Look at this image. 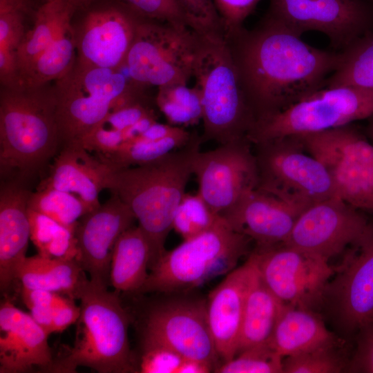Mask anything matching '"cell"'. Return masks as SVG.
I'll return each mask as SVG.
<instances>
[{
    "label": "cell",
    "instance_id": "obj_1",
    "mask_svg": "<svg viewBox=\"0 0 373 373\" xmlns=\"http://www.w3.org/2000/svg\"><path fill=\"white\" fill-rule=\"evenodd\" d=\"M224 37L256 123L325 88L341 61L340 52L307 44L267 13Z\"/></svg>",
    "mask_w": 373,
    "mask_h": 373
},
{
    "label": "cell",
    "instance_id": "obj_29",
    "mask_svg": "<svg viewBox=\"0 0 373 373\" xmlns=\"http://www.w3.org/2000/svg\"><path fill=\"white\" fill-rule=\"evenodd\" d=\"M74 8L75 4L71 0H46L40 6L32 28L26 32L17 51L19 79L63 28L71 22Z\"/></svg>",
    "mask_w": 373,
    "mask_h": 373
},
{
    "label": "cell",
    "instance_id": "obj_17",
    "mask_svg": "<svg viewBox=\"0 0 373 373\" xmlns=\"http://www.w3.org/2000/svg\"><path fill=\"white\" fill-rule=\"evenodd\" d=\"M367 222L358 209L332 197L305 209L284 244L329 261L353 243Z\"/></svg>",
    "mask_w": 373,
    "mask_h": 373
},
{
    "label": "cell",
    "instance_id": "obj_52",
    "mask_svg": "<svg viewBox=\"0 0 373 373\" xmlns=\"http://www.w3.org/2000/svg\"><path fill=\"white\" fill-rule=\"evenodd\" d=\"M367 119L366 133L373 144V115Z\"/></svg>",
    "mask_w": 373,
    "mask_h": 373
},
{
    "label": "cell",
    "instance_id": "obj_30",
    "mask_svg": "<svg viewBox=\"0 0 373 373\" xmlns=\"http://www.w3.org/2000/svg\"><path fill=\"white\" fill-rule=\"evenodd\" d=\"M75 30L71 22L21 75L20 86L36 87L64 76L76 61Z\"/></svg>",
    "mask_w": 373,
    "mask_h": 373
},
{
    "label": "cell",
    "instance_id": "obj_40",
    "mask_svg": "<svg viewBox=\"0 0 373 373\" xmlns=\"http://www.w3.org/2000/svg\"><path fill=\"white\" fill-rule=\"evenodd\" d=\"M123 1L126 6L142 18L191 28L178 0Z\"/></svg>",
    "mask_w": 373,
    "mask_h": 373
},
{
    "label": "cell",
    "instance_id": "obj_33",
    "mask_svg": "<svg viewBox=\"0 0 373 373\" xmlns=\"http://www.w3.org/2000/svg\"><path fill=\"white\" fill-rule=\"evenodd\" d=\"M193 133L183 128L177 133L160 140L139 139L124 142L115 152L100 159L113 171L140 166L184 146Z\"/></svg>",
    "mask_w": 373,
    "mask_h": 373
},
{
    "label": "cell",
    "instance_id": "obj_14",
    "mask_svg": "<svg viewBox=\"0 0 373 373\" xmlns=\"http://www.w3.org/2000/svg\"><path fill=\"white\" fill-rule=\"evenodd\" d=\"M244 138L199 151L193 162L198 193L217 214L230 209L247 191L257 188L256 159Z\"/></svg>",
    "mask_w": 373,
    "mask_h": 373
},
{
    "label": "cell",
    "instance_id": "obj_26",
    "mask_svg": "<svg viewBox=\"0 0 373 373\" xmlns=\"http://www.w3.org/2000/svg\"><path fill=\"white\" fill-rule=\"evenodd\" d=\"M78 261L55 259L37 254L26 257L17 272L22 287L41 289L79 299L89 280Z\"/></svg>",
    "mask_w": 373,
    "mask_h": 373
},
{
    "label": "cell",
    "instance_id": "obj_48",
    "mask_svg": "<svg viewBox=\"0 0 373 373\" xmlns=\"http://www.w3.org/2000/svg\"><path fill=\"white\" fill-rule=\"evenodd\" d=\"M58 294L41 289L22 287L21 296L24 304L28 308L32 306H48L53 307Z\"/></svg>",
    "mask_w": 373,
    "mask_h": 373
},
{
    "label": "cell",
    "instance_id": "obj_11",
    "mask_svg": "<svg viewBox=\"0 0 373 373\" xmlns=\"http://www.w3.org/2000/svg\"><path fill=\"white\" fill-rule=\"evenodd\" d=\"M296 136L327 169L338 197L373 211V144L361 132L350 124Z\"/></svg>",
    "mask_w": 373,
    "mask_h": 373
},
{
    "label": "cell",
    "instance_id": "obj_27",
    "mask_svg": "<svg viewBox=\"0 0 373 373\" xmlns=\"http://www.w3.org/2000/svg\"><path fill=\"white\" fill-rule=\"evenodd\" d=\"M151 258L148 238L138 225H133L115 243L111 262L110 285L117 293H137L149 276Z\"/></svg>",
    "mask_w": 373,
    "mask_h": 373
},
{
    "label": "cell",
    "instance_id": "obj_53",
    "mask_svg": "<svg viewBox=\"0 0 373 373\" xmlns=\"http://www.w3.org/2000/svg\"><path fill=\"white\" fill-rule=\"evenodd\" d=\"M71 1L75 5V4H78V3H86V1H90V0H71Z\"/></svg>",
    "mask_w": 373,
    "mask_h": 373
},
{
    "label": "cell",
    "instance_id": "obj_23",
    "mask_svg": "<svg viewBox=\"0 0 373 373\" xmlns=\"http://www.w3.org/2000/svg\"><path fill=\"white\" fill-rule=\"evenodd\" d=\"M48 176L37 189L50 188L77 196L93 211L101 204L99 195L106 189L112 168L78 144L61 146Z\"/></svg>",
    "mask_w": 373,
    "mask_h": 373
},
{
    "label": "cell",
    "instance_id": "obj_36",
    "mask_svg": "<svg viewBox=\"0 0 373 373\" xmlns=\"http://www.w3.org/2000/svg\"><path fill=\"white\" fill-rule=\"evenodd\" d=\"M25 0H0V64H17V49L26 34Z\"/></svg>",
    "mask_w": 373,
    "mask_h": 373
},
{
    "label": "cell",
    "instance_id": "obj_44",
    "mask_svg": "<svg viewBox=\"0 0 373 373\" xmlns=\"http://www.w3.org/2000/svg\"><path fill=\"white\" fill-rule=\"evenodd\" d=\"M260 0H213L220 18L223 35L244 26L245 19L254 12Z\"/></svg>",
    "mask_w": 373,
    "mask_h": 373
},
{
    "label": "cell",
    "instance_id": "obj_41",
    "mask_svg": "<svg viewBox=\"0 0 373 373\" xmlns=\"http://www.w3.org/2000/svg\"><path fill=\"white\" fill-rule=\"evenodd\" d=\"M184 358L166 345L142 343L141 356L137 362V372L177 373Z\"/></svg>",
    "mask_w": 373,
    "mask_h": 373
},
{
    "label": "cell",
    "instance_id": "obj_21",
    "mask_svg": "<svg viewBox=\"0 0 373 373\" xmlns=\"http://www.w3.org/2000/svg\"><path fill=\"white\" fill-rule=\"evenodd\" d=\"M256 271L251 254L243 265L227 274L206 300L208 324L222 363L237 354L245 299Z\"/></svg>",
    "mask_w": 373,
    "mask_h": 373
},
{
    "label": "cell",
    "instance_id": "obj_6",
    "mask_svg": "<svg viewBox=\"0 0 373 373\" xmlns=\"http://www.w3.org/2000/svg\"><path fill=\"white\" fill-rule=\"evenodd\" d=\"M53 88L62 146L79 144L112 111L146 98L145 88L130 82L120 70L76 61Z\"/></svg>",
    "mask_w": 373,
    "mask_h": 373
},
{
    "label": "cell",
    "instance_id": "obj_35",
    "mask_svg": "<svg viewBox=\"0 0 373 373\" xmlns=\"http://www.w3.org/2000/svg\"><path fill=\"white\" fill-rule=\"evenodd\" d=\"M28 208L75 229L79 220L91 211L77 196L50 188L31 192Z\"/></svg>",
    "mask_w": 373,
    "mask_h": 373
},
{
    "label": "cell",
    "instance_id": "obj_32",
    "mask_svg": "<svg viewBox=\"0 0 373 373\" xmlns=\"http://www.w3.org/2000/svg\"><path fill=\"white\" fill-rule=\"evenodd\" d=\"M30 240L42 256L63 260H77L78 249L75 228L28 208Z\"/></svg>",
    "mask_w": 373,
    "mask_h": 373
},
{
    "label": "cell",
    "instance_id": "obj_28",
    "mask_svg": "<svg viewBox=\"0 0 373 373\" xmlns=\"http://www.w3.org/2000/svg\"><path fill=\"white\" fill-rule=\"evenodd\" d=\"M285 305L267 287L257 269L245 299L237 354L270 344Z\"/></svg>",
    "mask_w": 373,
    "mask_h": 373
},
{
    "label": "cell",
    "instance_id": "obj_51",
    "mask_svg": "<svg viewBox=\"0 0 373 373\" xmlns=\"http://www.w3.org/2000/svg\"><path fill=\"white\" fill-rule=\"evenodd\" d=\"M213 365L203 361L184 358L177 373H209L214 371Z\"/></svg>",
    "mask_w": 373,
    "mask_h": 373
},
{
    "label": "cell",
    "instance_id": "obj_7",
    "mask_svg": "<svg viewBox=\"0 0 373 373\" xmlns=\"http://www.w3.org/2000/svg\"><path fill=\"white\" fill-rule=\"evenodd\" d=\"M247 236L222 216L209 230L166 251L151 267L137 293L170 294L192 289L235 269L249 250Z\"/></svg>",
    "mask_w": 373,
    "mask_h": 373
},
{
    "label": "cell",
    "instance_id": "obj_5",
    "mask_svg": "<svg viewBox=\"0 0 373 373\" xmlns=\"http://www.w3.org/2000/svg\"><path fill=\"white\" fill-rule=\"evenodd\" d=\"M193 77L202 104V142L248 138L256 119L241 88L223 34L202 35Z\"/></svg>",
    "mask_w": 373,
    "mask_h": 373
},
{
    "label": "cell",
    "instance_id": "obj_8",
    "mask_svg": "<svg viewBox=\"0 0 373 373\" xmlns=\"http://www.w3.org/2000/svg\"><path fill=\"white\" fill-rule=\"evenodd\" d=\"M253 144L258 168L257 189L303 210L338 196L327 169L304 149L298 136Z\"/></svg>",
    "mask_w": 373,
    "mask_h": 373
},
{
    "label": "cell",
    "instance_id": "obj_3",
    "mask_svg": "<svg viewBox=\"0 0 373 373\" xmlns=\"http://www.w3.org/2000/svg\"><path fill=\"white\" fill-rule=\"evenodd\" d=\"M1 88V181L23 182L39 171L62 146L53 87Z\"/></svg>",
    "mask_w": 373,
    "mask_h": 373
},
{
    "label": "cell",
    "instance_id": "obj_45",
    "mask_svg": "<svg viewBox=\"0 0 373 373\" xmlns=\"http://www.w3.org/2000/svg\"><path fill=\"white\" fill-rule=\"evenodd\" d=\"M155 114L144 99L112 111L102 122L123 132L144 117Z\"/></svg>",
    "mask_w": 373,
    "mask_h": 373
},
{
    "label": "cell",
    "instance_id": "obj_13",
    "mask_svg": "<svg viewBox=\"0 0 373 373\" xmlns=\"http://www.w3.org/2000/svg\"><path fill=\"white\" fill-rule=\"evenodd\" d=\"M267 14L300 36L323 33L337 52L373 30V13L362 0H269Z\"/></svg>",
    "mask_w": 373,
    "mask_h": 373
},
{
    "label": "cell",
    "instance_id": "obj_10",
    "mask_svg": "<svg viewBox=\"0 0 373 373\" xmlns=\"http://www.w3.org/2000/svg\"><path fill=\"white\" fill-rule=\"evenodd\" d=\"M373 90L355 86L325 88L256 123L252 144L278 137L322 132L368 119Z\"/></svg>",
    "mask_w": 373,
    "mask_h": 373
},
{
    "label": "cell",
    "instance_id": "obj_50",
    "mask_svg": "<svg viewBox=\"0 0 373 373\" xmlns=\"http://www.w3.org/2000/svg\"><path fill=\"white\" fill-rule=\"evenodd\" d=\"M157 118L156 114L145 117L124 131V142L137 140L153 124L157 122Z\"/></svg>",
    "mask_w": 373,
    "mask_h": 373
},
{
    "label": "cell",
    "instance_id": "obj_18",
    "mask_svg": "<svg viewBox=\"0 0 373 373\" xmlns=\"http://www.w3.org/2000/svg\"><path fill=\"white\" fill-rule=\"evenodd\" d=\"M135 220L129 207L114 194L79 220L75 229L77 260L91 281L108 287L115 243Z\"/></svg>",
    "mask_w": 373,
    "mask_h": 373
},
{
    "label": "cell",
    "instance_id": "obj_19",
    "mask_svg": "<svg viewBox=\"0 0 373 373\" xmlns=\"http://www.w3.org/2000/svg\"><path fill=\"white\" fill-rule=\"evenodd\" d=\"M141 18L127 6L90 12L75 30L76 61L120 70Z\"/></svg>",
    "mask_w": 373,
    "mask_h": 373
},
{
    "label": "cell",
    "instance_id": "obj_9",
    "mask_svg": "<svg viewBox=\"0 0 373 373\" xmlns=\"http://www.w3.org/2000/svg\"><path fill=\"white\" fill-rule=\"evenodd\" d=\"M202 35L189 26L141 18L124 64L131 80L145 88L187 84Z\"/></svg>",
    "mask_w": 373,
    "mask_h": 373
},
{
    "label": "cell",
    "instance_id": "obj_38",
    "mask_svg": "<svg viewBox=\"0 0 373 373\" xmlns=\"http://www.w3.org/2000/svg\"><path fill=\"white\" fill-rule=\"evenodd\" d=\"M283 357L270 344L249 347L222 363L218 373H283Z\"/></svg>",
    "mask_w": 373,
    "mask_h": 373
},
{
    "label": "cell",
    "instance_id": "obj_46",
    "mask_svg": "<svg viewBox=\"0 0 373 373\" xmlns=\"http://www.w3.org/2000/svg\"><path fill=\"white\" fill-rule=\"evenodd\" d=\"M347 365L352 372L373 373V322L358 331L357 347Z\"/></svg>",
    "mask_w": 373,
    "mask_h": 373
},
{
    "label": "cell",
    "instance_id": "obj_31",
    "mask_svg": "<svg viewBox=\"0 0 373 373\" xmlns=\"http://www.w3.org/2000/svg\"><path fill=\"white\" fill-rule=\"evenodd\" d=\"M340 52L339 66L328 77L325 88L355 86L373 90V30Z\"/></svg>",
    "mask_w": 373,
    "mask_h": 373
},
{
    "label": "cell",
    "instance_id": "obj_42",
    "mask_svg": "<svg viewBox=\"0 0 373 373\" xmlns=\"http://www.w3.org/2000/svg\"><path fill=\"white\" fill-rule=\"evenodd\" d=\"M193 29L205 35L223 34L213 0H178Z\"/></svg>",
    "mask_w": 373,
    "mask_h": 373
},
{
    "label": "cell",
    "instance_id": "obj_20",
    "mask_svg": "<svg viewBox=\"0 0 373 373\" xmlns=\"http://www.w3.org/2000/svg\"><path fill=\"white\" fill-rule=\"evenodd\" d=\"M49 334L6 296L0 305V373L48 372Z\"/></svg>",
    "mask_w": 373,
    "mask_h": 373
},
{
    "label": "cell",
    "instance_id": "obj_4",
    "mask_svg": "<svg viewBox=\"0 0 373 373\" xmlns=\"http://www.w3.org/2000/svg\"><path fill=\"white\" fill-rule=\"evenodd\" d=\"M79 300L73 345L54 358L48 372L74 373L79 367L99 373L137 372L128 336L130 318L119 293L89 279Z\"/></svg>",
    "mask_w": 373,
    "mask_h": 373
},
{
    "label": "cell",
    "instance_id": "obj_43",
    "mask_svg": "<svg viewBox=\"0 0 373 373\" xmlns=\"http://www.w3.org/2000/svg\"><path fill=\"white\" fill-rule=\"evenodd\" d=\"M124 143L122 131L102 122L84 137L78 144L90 153L94 152L99 158H104L115 152Z\"/></svg>",
    "mask_w": 373,
    "mask_h": 373
},
{
    "label": "cell",
    "instance_id": "obj_24",
    "mask_svg": "<svg viewBox=\"0 0 373 373\" xmlns=\"http://www.w3.org/2000/svg\"><path fill=\"white\" fill-rule=\"evenodd\" d=\"M31 192L21 182L1 181L0 189V289L8 291L26 259L30 240L28 202Z\"/></svg>",
    "mask_w": 373,
    "mask_h": 373
},
{
    "label": "cell",
    "instance_id": "obj_22",
    "mask_svg": "<svg viewBox=\"0 0 373 373\" xmlns=\"http://www.w3.org/2000/svg\"><path fill=\"white\" fill-rule=\"evenodd\" d=\"M304 210L257 189L245 193L222 216L258 246L284 243Z\"/></svg>",
    "mask_w": 373,
    "mask_h": 373
},
{
    "label": "cell",
    "instance_id": "obj_54",
    "mask_svg": "<svg viewBox=\"0 0 373 373\" xmlns=\"http://www.w3.org/2000/svg\"><path fill=\"white\" fill-rule=\"evenodd\" d=\"M373 322V321H372Z\"/></svg>",
    "mask_w": 373,
    "mask_h": 373
},
{
    "label": "cell",
    "instance_id": "obj_12",
    "mask_svg": "<svg viewBox=\"0 0 373 373\" xmlns=\"http://www.w3.org/2000/svg\"><path fill=\"white\" fill-rule=\"evenodd\" d=\"M267 287L285 305L314 310L324 300L336 270L325 259L279 243L251 253Z\"/></svg>",
    "mask_w": 373,
    "mask_h": 373
},
{
    "label": "cell",
    "instance_id": "obj_49",
    "mask_svg": "<svg viewBox=\"0 0 373 373\" xmlns=\"http://www.w3.org/2000/svg\"><path fill=\"white\" fill-rule=\"evenodd\" d=\"M34 321L49 335L53 333L52 307L48 306H32L28 308Z\"/></svg>",
    "mask_w": 373,
    "mask_h": 373
},
{
    "label": "cell",
    "instance_id": "obj_15",
    "mask_svg": "<svg viewBox=\"0 0 373 373\" xmlns=\"http://www.w3.org/2000/svg\"><path fill=\"white\" fill-rule=\"evenodd\" d=\"M324 301L345 332H358L373 321V222L350 246Z\"/></svg>",
    "mask_w": 373,
    "mask_h": 373
},
{
    "label": "cell",
    "instance_id": "obj_37",
    "mask_svg": "<svg viewBox=\"0 0 373 373\" xmlns=\"http://www.w3.org/2000/svg\"><path fill=\"white\" fill-rule=\"evenodd\" d=\"M221 217L198 192L185 193L175 211L172 228L184 240H188L213 227Z\"/></svg>",
    "mask_w": 373,
    "mask_h": 373
},
{
    "label": "cell",
    "instance_id": "obj_47",
    "mask_svg": "<svg viewBox=\"0 0 373 373\" xmlns=\"http://www.w3.org/2000/svg\"><path fill=\"white\" fill-rule=\"evenodd\" d=\"M80 315V307L74 299L58 294L52 307L53 333L61 332L75 323Z\"/></svg>",
    "mask_w": 373,
    "mask_h": 373
},
{
    "label": "cell",
    "instance_id": "obj_25",
    "mask_svg": "<svg viewBox=\"0 0 373 373\" xmlns=\"http://www.w3.org/2000/svg\"><path fill=\"white\" fill-rule=\"evenodd\" d=\"M341 343L314 310L285 305L270 345L284 358Z\"/></svg>",
    "mask_w": 373,
    "mask_h": 373
},
{
    "label": "cell",
    "instance_id": "obj_16",
    "mask_svg": "<svg viewBox=\"0 0 373 373\" xmlns=\"http://www.w3.org/2000/svg\"><path fill=\"white\" fill-rule=\"evenodd\" d=\"M142 343L166 345L185 358L209 363L215 370L219 366L206 300H171L151 307L144 320Z\"/></svg>",
    "mask_w": 373,
    "mask_h": 373
},
{
    "label": "cell",
    "instance_id": "obj_2",
    "mask_svg": "<svg viewBox=\"0 0 373 373\" xmlns=\"http://www.w3.org/2000/svg\"><path fill=\"white\" fill-rule=\"evenodd\" d=\"M202 143L194 133L184 146L151 162L113 171L109 176L106 189L129 207L149 241V270L166 251V240Z\"/></svg>",
    "mask_w": 373,
    "mask_h": 373
},
{
    "label": "cell",
    "instance_id": "obj_39",
    "mask_svg": "<svg viewBox=\"0 0 373 373\" xmlns=\"http://www.w3.org/2000/svg\"><path fill=\"white\" fill-rule=\"evenodd\" d=\"M339 346L320 347L283 358V373H338L347 366Z\"/></svg>",
    "mask_w": 373,
    "mask_h": 373
},
{
    "label": "cell",
    "instance_id": "obj_34",
    "mask_svg": "<svg viewBox=\"0 0 373 373\" xmlns=\"http://www.w3.org/2000/svg\"><path fill=\"white\" fill-rule=\"evenodd\" d=\"M155 101L171 125L185 128L202 118L201 95L195 86L176 84L158 87Z\"/></svg>",
    "mask_w": 373,
    "mask_h": 373
}]
</instances>
